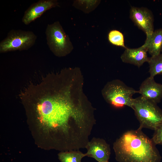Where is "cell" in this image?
Segmentation results:
<instances>
[{
    "label": "cell",
    "instance_id": "6da1fadb",
    "mask_svg": "<svg viewBox=\"0 0 162 162\" xmlns=\"http://www.w3.org/2000/svg\"><path fill=\"white\" fill-rule=\"evenodd\" d=\"M82 86L73 76L49 74L40 83L28 85L20 97L35 116L47 124L53 140L77 143L90 136L96 124L95 108L85 96Z\"/></svg>",
    "mask_w": 162,
    "mask_h": 162
},
{
    "label": "cell",
    "instance_id": "7a4b0ae2",
    "mask_svg": "<svg viewBox=\"0 0 162 162\" xmlns=\"http://www.w3.org/2000/svg\"><path fill=\"white\" fill-rule=\"evenodd\" d=\"M139 127L127 131L113 144L118 162H160L161 156L152 139Z\"/></svg>",
    "mask_w": 162,
    "mask_h": 162
},
{
    "label": "cell",
    "instance_id": "3957f363",
    "mask_svg": "<svg viewBox=\"0 0 162 162\" xmlns=\"http://www.w3.org/2000/svg\"><path fill=\"white\" fill-rule=\"evenodd\" d=\"M132 109L142 129L154 130L162 123V110L157 104L141 96L134 99Z\"/></svg>",
    "mask_w": 162,
    "mask_h": 162
},
{
    "label": "cell",
    "instance_id": "277c9868",
    "mask_svg": "<svg viewBox=\"0 0 162 162\" xmlns=\"http://www.w3.org/2000/svg\"><path fill=\"white\" fill-rule=\"evenodd\" d=\"M138 90L127 86L122 81L115 80L108 82L102 90V95L106 102L115 107L125 106L133 109V95Z\"/></svg>",
    "mask_w": 162,
    "mask_h": 162
},
{
    "label": "cell",
    "instance_id": "5b68a950",
    "mask_svg": "<svg viewBox=\"0 0 162 162\" xmlns=\"http://www.w3.org/2000/svg\"><path fill=\"white\" fill-rule=\"evenodd\" d=\"M45 34L47 45L56 56H64L73 50L74 46L68 35L58 21L48 24Z\"/></svg>",
    "mask_w": 162,
    "mask_h": 162
},
{
    "label": "cell",
    "instance_id": "8992f818",
    "mask_svg": "<svg viewBox=\"0 0 162 162\" xmlns=\"http://www.w3.org/2000/svg\"><path fill=\"white\" fill-rule=\"evenodd\" d=\"M36 35L31 31L12 29L0 43V52L28 50L35 44Z\"/></svg>",
    "mask_w": 162,
    "mask_h": 162
},
{
    "label": "cell",
    "instance_id": "52a82bcc",
    "mask_svg": "<svg viewBox=\"0 0 162 162\" xmlns=\"http://www.w3.org/2000/svg\"><path fill=\"white\" fill-rule=\"evenodd\" d=\"M129 17L135 25L149 38L154 31V17L152 11L145 7L131 6Z\"/></svg>",
    "mask_w": 162,
    "mask_h": 162
},
{
    "label": "cell",
    "instance_id": "ba28073f",
    "mask_svg": "<svg viewBox=\"0 0 162 162\" xmlns=\"http://www.w3.org/2000/svg\"><path fill=\"white\" fill-rule=\"evenodd\" d=\"M86 156L98 162H109L111 154L109 144L103 139L93 137L87 144Z\"/></svg>",
    "mask_w": 162,
    "mask_h": 162
},
{
    "label": "cell",
    "instance_id": "9c48e42d",
    "mask_svg": "<svg viewBox=\"0 0 162 162\" xmlns=\"http://www.w3.org/2000/svg\"><path fill=\"white\" fill-rule=\"evenodd\" d=\"M57 0H40L32 4L25 11L22 22L28 25L40 17L47 10L58 5Z\"/></svg>",
    "mask_w": 162,
    "mask_h": 162
},
{
    "label": "cell",
    "instance_id": "30bf717a",
    "mask_svg": "<svg viewBox=\"0 0 162 162\" xmlns=\"http://www.w3.org/2000/svg\"><path fill=\"white\" fill-rule=\"evenodd\" d=\"M143 98L158 104L162 99V84L156 82L150 76L141 83L138 90Z\"/></svg>",
    "mask_w": 162,
    "mask_h": 162
},
{
    "label": "cell",
    "instance_id": "8fae6325",
    "mask_svg": "<svg viewBox=\"0 0 162 162\" xmlns=\"http://www.w3.org/2000/svg\"><path fill=\"white\" fill-rule=\"evenodd\" d=\"M147 52L146 49L143 45L136 48L127 47L122 54L121 58L123 62L133 64L139 68L148 61L149 57Z\"/></svg>",
    "mask_w": 162,
    "mask_h": 162
},
{
    "label": "cell",
    "instance_id": "7c38bea8",
    "mask_svg": "<svg viewBox=\"0 0 162 162\" xmlns=\"http://www.w3.org/2000/svg\"><path fill=\"white\" fill-rule=\"evenodd\" d=\"M143 45L151 56H155L161 53L162 51V28L154 30L149 38H146Z\"/></svg>",
    "mask_w": 162,
    "mask_h": 162
},
{
    "label": "cell",
    "instance_id": "4fadbf2b",
    "mask_svg": "<svg viewBox=\"0 0 162 162\" xmlns=\"http://www.w3.org/2000/svg\"><path fill=\"white\" fill-rule=\"evenodd\" d=\"M58 155L61 162H82V159L86 156V153H83L80 150L62 152Z\"/></svg>",
    "mask_w": 162,
    "mask_h": 162
},
{
    "label": "cell",
    "instance_id": "5bb4252c",
    "mask_svg": "<svg viewBox=\"0 0 162 162\" xmlns=\"http://www.w3.org/2000/svg\"><path fill=\"white\" fill-rule=\"evenodd\" d=\"M100 2L98 0H76L74 1L73 6L85 14H88L94 10Z\"/></svg>",
    "mask_w": 162,
    "mask_h": 162
},
{
    "label": "cell",
    "instance_id": "9a60e30c",
    "mask_svg": "<svg viewBox=\"0 0 162 162\" xmlns=\"http://www.w3.org/2000/svg\"><path fill=\"white\" fill-rule=\"evenodd\" d=\"M149 64L150 76L154 78L158 75H162V54L149 57L147 62Z\"/></svg>",
    "mask_w": 162,
    "mask_h": 162
},
{
    "label": "cell",
    "instance_id": "2e32d148",
    "mask_svg": "<svg viewBox=\"0 0 162 162\" xmlns=\"http://www.w3.org/2000/svg\"><path fill=\"white\" fill-rule=\"evenodd\" d=\"M108 37L109 41L112 44L125 49L127 48L124 44V35L119 31L116 30H111L109 33Z\"/></svg>",
    "mask_w": 162,
    "mask_h": 162
},
{
    "label": "cell",
    "instance_id": "e0dca14e",
    "mask_svg": "<svg viewBox=\"0 0 162 162\" xmlns=\"http://www.w3.org/2000/svg\"><path fill=\"white\" fill-rule=\"evenodd\" d=\"M152 139L156 145H162V123L154 130Z\"/></svg>",
    "mask_w": 162,
    "mask_h": 162
},
{
    "label": "cell",
    "instance_id": "ac0fdd59",
    "mask_svg": "<svg viewBox=\"0 0 162 162\" xmlns=\"http://www.w3.org/2000/svg\"><path fill=\"white\" fill-rule=\"evenodd\" d=\"M162 54V52H161V53Z\"/></svg>",
    "mask_w": 162,
    "mask_h": 162
}]
</instances>
